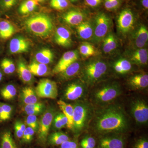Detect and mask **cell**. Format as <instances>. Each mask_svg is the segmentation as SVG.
<instances>
[{"mask_svg": "<svg viewBox=\"0 0 148 148\" xmlns=\"http://www.w3.org/2000/svg\"><path fill=\"white\" fill-rule=\"evenodd\" d=\"M94 121L95 130L102 134L123 133L128 128L126 115L117 105L108 106L98 111Z\"/></svg>", "mask_w": 148, "mask_h": 148, "instance_id": "6da1fadb", "label": "cell"}, {"mask_svg": "<svg viewBox=\"0 0 148 148\" xmlns=\"http://www.w3.org/2000/svg\"><path fill=\"white\" fill-rule=\"evenodd\" d=\"M25 24L29 32L40 37L49 36L53 28L52 20L45 14H38L30 16L25 21Z\"/></svg>", "mask_w": 148, "mask_h": 148, "instance_id": "7a4b0ae2", "label": "cell"}, {"mask_svg": "<svg viewBox=\"0 0 148 148\" xmlns=\"http://www.w3.org/2000/svg\"><path fill=\"white\" fill-rule=\"evenodd\" d=\"M73 128L76 132H80L87 124L90 115V108L84 102H79L73 106Z\"/></svg>", "mask_w": 148, "mask_h": 148, "instance_id": "3957f363", "label": "cell"}, {"mask_svg": "<svg viewBox=\"0 0 148 148\" xmlns=\"http://www.w3.org/2000/svg\"><path fill=\"white\" fill-rule=\"evenodd\" d=\"M121 92L119 86L116 84H109L95 90L93 94V98L95 103L98 104H107L118 97Z\"/></svg>", "mask_w": 148, "mask_h": 148, "instance_id": "277c9868", "label": "cell"}, {"mask_svg": "<svg viewBox=\"0 0 148 148\" xmlns=\"http://www.w3.org/2000/svg\"><path fill=\"white\" fill-rule=\"evenodd\" d=\"M108 66L104 61L96 60L88 63L85 67V79L89 84L93 83L106 74Z\"/></svg>", "mask_w": 148, "mask_h": 148, "instance_id": "5b68a950", "label": "cell"}, {"mask_svg": "<svg viewBox=\"0 0 148 148\" xmlns=\"http://www.w3.org/2000/svg\"><path fill=\"white\" fill-rule=\"evenodd\" d=\"M110 18L106 14L100 13L95 18L94 39L96 42L102 40L106 37L111 26Z\"/></svg>", "mask_w": 148, "mask_h": 148, "instance_id": "8992f818", "label": "cell"}, {"mask_svg": "<svg viewBox=\"0 0 148 148\" xmlns=\"http://www.w3.org/2000/svg\"><path fill=\"white\" fill-rule=\"evenodd\" d=\"M35 92L40 98L55 99L58 95L57 84L47 79H41L37 85Z\"/></svg>", "mask_w": 148, "mask_h": 148, "instance_id": "52a82bcc", "label": "cell"}, {"mask_svg": "<svg viewBox=\"0 0 148 148\" xmlns=\"http://www.w3.org/2000/svg\"><path fill=\"white\" fill-rule=\"evenodd\" d=\"M131 113L139 124H145L148 120V106L143 100H136L131 105Z\"/></svg>", "mask_w": 148, "mask_h": 148, "instance_id": "ba28073f", "label": "cell"}, {"mask_svg": "<svg viewBox=\"0 0 148 148\" xmlns=\"http://www.w3.org/2000/svg\"><path fill=\"white\" fill-rule=\"evenodd\" d=\"M55 116V111L49 109L46 111L41 117L38 128V136L40 140L43 142L46 140Z\"/></svg>", "mask_w": 148, "mask_h": 148, "instance_id": "9c48e42d", "label": "cell"}, {"mask_svg": "<svg viewBox=\"0 0 148 148\" xmlns=\"http://www.w3.org/2000/svg\"><path fill=\"white\" fill-rule=\"evenodd\" d=\"M135 18L132 12L129 9L122 11L119 15L117 26L119 31L123 35H126L132 29Z\"/></svg>", "mask_w": 148, "mask_h": 148, "instance_id": "30bf717a", "label": "cell"}, {"mask_svg": "<svg viewBox=\"0 0 148 148\" xmlns=\"http://www.w3.org/2000/svg\"><path fill=\"white\" fill-rule=\"evenodd\" d=\"M78 58L79 54L77 51H67L63 54L58 64L54 67L53 73L54 74L60 73L68 66L77 61Z\"/></svg>", "mask_w": 148, "mask_h": 148, "instance_id": "8fae6325", "label": "cell"}, {"mask_svg": "<svg viewBox=\"0 0 148 148\" xmlns=\"http://www.w3.org/2000/svg\"><path fill=\"white\" fill-rule=\"evenodd\" d=\"M30 48V43L22 37H17L11 40L9 43L10 53L17 54L28 52Z\"/></svg>", "mask_w": 148, "mask_h": 148, "instance_id": "7c38bea8", "label": "cell"}, {"mask_svg": "<svg viewBox=\"0 0 148 148\" xmlns=\"http://www.w3.org/2000/svg\"><path fill=\"white\" fill-rule=\"evenodd\" d=\"M124 139L120 135L105 136L100 139V148H125Z\"/></svg>", "mask_w": 148, "mask_h": 148, "instance_id": "4fadbf2b", "label": "cell"}, {"mask_svg": "<svg viewBox=\"0 0 148 148\" xmlns=\"http://www.w3.org/2000/svg\"><path fill=\"white\" fill-rule=\"evenodd\" d=\"M85 92L84 85L78 82L73 83L66 88L65 97L67 100L75 101L81 98Z\"/></svg>", "mask_w": 148, "mask_h": 148, "instance_id": "5bb4252c", "label": "cell"}, {"mask_svg": "<svg viewBox=\"0 0 148 148\" xmlns=\"http://www.w3.org/2000/svg\"><path fill=\"white\" fill-rule=\"evenodd\" d=\"M85 15L81 11L71 10L62 15L63 20L67 24L71 26H78L84 21Z\"/></svg>", "mask_w": 148, "mask_h": 148, "instance_id": "9a60e30c", "label": "cell"}, {"mask_svg": "<svg viewBox=\"0 0 148 148\" xmlns=\"http://www.w3.org/2000/svg\"><path fill=\"white\" fill-rule=\"evenodd\" d=\"M55 41L58 45L61 46H70L72 43L71 32L65 27H58L56 31Z\"/></svg>", "mask_w": 148, "mask_h": 148, "instance_id": "2e32d148", "label": "cell"}, {"mask_svg": "<svg viewBox=\"0 0 148 148\" xmlns=\"http://www.w3.org/2000/svg\"><path fill=\"white\" fill-rule=\"evenodd\" d=\"M148 40V31L147 27L140 25L135 32L134 37V45L138 49L143 48L147 44Z\"/></svg>", "mask_w": 148, "mask_h": 148, "instance_id": "e0dca14e", "label": "cell"}, {"mask_svg": "<svg viewBox=\"0 0 148 148\" xmlns=\"http://www.w3.org/2000/svg\"><path fill=\"white\" fill-rule=\"evenodd\" d=\"M128 83L132 88L144 89L148 86V75L146 73L136 74L128 80Z\"/></svg>", "mask_w": 148, "mask_h": 148, "instance_id": "ac0fdd59", "label": "cell"}, {"mask_svg": "<svg viewBox=\"0 0 148 148\" xmlns=\"http://www.w3.org/2000/svg\"><path fill=\"white\" fill-rule=\"evenodd\" d=\"M130 60L134 64L139 66L147 65L148 60V50L147 49H136L131 53Z\"/></svg>", "mask_w": 148, "mask_h": 148, "instance_id": "d6986e66", "label": "cell"}, {"mask_svg": "<svg viewBox=\"0 0 148 148\" xmlns=\"http://www.w3.org/2000/svg\"><path fill=\"white\" fill-rule=\"evenodd\" d=\"M77 31L79 36L83 40L89 39L93 36V27L89 21H83L77 26Z\"/></svg>", "mask_w": 148, "mask_h": 148, "instance_id": "ffe728a7", "label": "cell"}, {"mask_svg": "<svg viewBox=\"0 0 148 148\" xmlns=\"http://www.w3.org/2000/svg\"><path fill=\"white\" fill-rule=\"evenodd\" d=\"M59 108L63 112L68 119V124L67 127L69 129L73 130V117L74 108L73 106L71 104L66 103L62 100H59L57 102Z\"/></svg>", "mask_w": 148, "mask_h": 148, "instance_id": "44dd1931", "label": "cell"}, {"mask_svg": "<svg viewBox=\"0 0 148 148\" xmlns=\"http://www.w3.org/2000/svg\"><path fill=\"white\" fill-rule=\"evenodd\" d=\"M15 29L12 24L7 20L0 21V38L7 40L15 33Z\"/></svg>", "mask_w": 148, "mask_h": 148, "instance_id": "7402d4cb", "label": "cell"}, {"mask_svg": "<svg viewBox=\"0 0 148 148\" xmlns=\"http://www.w3.org/2000/svg\"><path fill=\"white\" fill-rule=\"evenodd\" d=\"M17 73L20 79L26 83H29L33 79V75L29 71L28 67L23 61L18 62L17 66Z\"/></svg>", "mask_w": 148, "mask_h": 148, "instance_id": "603a6c76", "label": "cell"}, {"mask_svg": "<svg viewBox=\"0 0 148 148\" xmlns=\"http://www.w3.org/2000/svg\"><path fill=\"white\" fill-rule=\"evenodd\" d=\"M53 52L48 49H41L35 56V58L37 62L46 65L53 61Z\"/></svg>", "mask_w": 148, "mask_h": 148, "instance_id": "cb8c5ba5", "label": "cell"}, {"mask_svg": "<svg viewBox=\"0 0 148 148\" xmlns=\"http://www.w3.org/2000/svg\"><path fill=\"white\" fill-rule=\"evenodd\" d=\"M28 68L32 75L36 76H44L48 74V67L45 64L38 62H32Z\"/></svg>", "mask_w": 148, "mask_h": 148, "instance_id": "d4e9b609", "label": "cell"}, {"mask_svg": "<svg viewBox=\"0 0 148 148\" xmlns=\"http://www.w3.org/2000/svg\"><path fill=\"white\" fill-rule=\"evenodd\" d=\"M117 42L115 37L112 33H109L104 38L103 45V51L106 53H110L116 49Z\"/></svg>", "mask_w": 148, "mask_h": 148, "instance_id": "484cf974", "label": "cell"}, {"mask_svg": "<svg viewBox=\"0 0 148 148\" xmlns=\"http://www.w3.org/2000/svg\"><path fill=\"white\" fill-rule=\"evenodd\" d=\"M81 67L80 63L76 61L59 74L63 79H68L76 75L79 72Z\"/></svg>", "mask_w": 148, "mask_h": 148, "instance_id": "4316f807", "label": "cell"}, {"mask_svg": "<svg viewBox=\"0 0 148 148\" xmlns=\"http://www.w3.org/2000/svg\"><path fill=\"white\" fill-rule=\"evenodd\" d=\"M22 99L26 105L38 103V98L35 90L31 87H25L22 89Z\"/></svg>", "mask_w": 148, "mask_h": 148, "instance_id": "83f0119b", "label": "cell"}, {"mask_svg": "<svg viewBox=\"0 0 148 148\" xmlns=\"http://www.w3.org/2000/svg\"><path fill=\"white\" fill-rule=\"evenodd\" d=\"M114 69L117 73H127L132 69L131 62L125 58H121L116 61L114 64Z\"/></svg>", "mask_w": 148, "mask_h": 148, "instance_id": "f1b7e54d", "label": "cell"}, {"mask_svg": "<svg viewBox=\"0 0 148 148\" xmlns=\"http://www.w3.org/2000/svg\"><path fill=\"white\" fill-rule=\"evenodd\" d=\"M38 5L36 0H25L19 6L18 11L21 14H28L34 11Z\"/></svg>", "mask_w": 148, "mask_h": 148, "instance_id": "f546056e", "label": "cell"}, {"mask_svg": "<svg viewBox=\"0 0 148 148\" xmlns=\"http://www.w3.org/2000/svg\"><path fill=\"white\" fill-rule=\"evenodd\" d=\"M0 148H17L10 131H5L2 134Z\"/></svg>", "mask_w": 148, "mask_h": 148, "instance_id": "4dcf8cb0", "label": "cell"}, {"mask_svg": "<svg viewBox=\"0 0 148 148\" xmlns=\"http://www.w3.org/2000/svg\"><path fill=\"white\" fill-rule=\"evenodd\" d=\"M69 140L68 135L63 132H55L52 133L49 138V142L53 145H59Z\"/></svg>", "mask_w": 148, "mask_h": 148, "instance_id": "1f68e13d", "label": "cell"}, {"mask_svg": "<svg viewBox=\"0 0 148 148\" xmlns=\"http://www.w3.org/2000/svg\"><path fill=\"white\" fill-rule=\"evenodd\" d=\"M80 53L85 58H88L95 55L96 51L95 47L88 42H83L79 46Z\"/></svg>", "mask_w": 148, "mask_h": 148, "instance_id": "d6a6232c", "label": "cell"}, {"mask_svg": "<svg viewBox=\"0 0 148 148\" xmlns=\"http://www.w3.org/2000/svg\"><path fill=\"white\" fill-rule=\"evenodd\" d=\"M43 104L42 103H37L34 104L26 105L24 107V110L28 115H36L40 113L44 109Z\"/></svg>", "mask_w": 148, "mask_h": 148, "instance_id": "836d02e7", "label": "cell"}, {"mask_svg": "<svg viewBox=\"0 0 148 148\" xmlns=\"http://www.w3.org/2000/svg\"><path fill=\"white\" fill-rule=\"evenodd\" d=\"M0 94L2 97L5 100H11L16 96V88L13 85H8L1 89Z\"/></svg>", "mask_w": 148, "mask_h": 148, "instance_id": "e575fe53", "label": "cell"}, {"mask_svg": "<svg viewBox=\"0 0 148 148\" xmlns=\"http://www.w3.org/2000/svg\"><path fill=\"white\" fill-rule=\"evenodd\" d=\"M53 125L55 129H61L67 126L68 124V119L64 114L61 113L56 115L53 120Z\"/></svg>", "mask_w": 148, "mask_h": 148, "instance_id": "d590c367", "label": "cell"}, {"mask_svg": "<svg viewBox=\"0 0 148 148\" xmlns=\"http://www.w3.org/2000/svg\"><path fill=\"white\" fill-rule=\"evenodd\" d=\"M1 68L6 74L13 73L15 70V66L12 61L8 58H4L1 64Z\"/></svg>", "mask_w": 148, "mask_h": 148, "instance_id": "8d00e7d4", "label": "cell"}, {"mask_svg": "<svg viewBox=\"0 0 148 148\" xmlns=\"http://www.w3.org/2000/svg\"><path fill=\"white\" fill-rule=\"evenodd\" d=\"M19 0H0V11L6 12L16 5Z\"/></svg>", "mask_w": 148, "mask_h": 148, "instance_id": "74e56055", "label": "cell"}, {"mask_svg": "<svg viewBox=\"0 0 148 148\" xmlns=\"http://www.w3.org/2000/svg\"><path fill=\"white\" fill-rule=\"evenodd\" d=\"M26 123L29 127H32L35 131H36L38 128V119L36 116L35 115L28 116L26 119Z\"/></svg>", "mask_w": 148, "mask_h": 148, "instance_id": "f35d334b", "label": "cell"}, {"mask_svg": "<svg viewBox=\"0 0 148 148\" xmlns=\"http://www.w3.org/2000/svg\"><path fill=\"white\" fill-rule=\"evenodd\" d=\"M50 6L52 8L57 10H63L68 8L69 5V1H59L50 2Z\"/></svg>", "mask_w": 148, "mask_h": 148, "instance_id": "ab89813d", "label": "cell"}, {"mask_svg": "<svg viewBox=\"0 0 148 148\" xmlns=\"http://www.w3.org/2000/svg\"><path fill=\"white\" fill-rule=\"evenodd\" d=\"M35 132V130L32 127H26L23 133V137L22 138L23 141L26 143H29L31 142L33 139Z\"/></svg>", "mask_w": 148, "mask_h": 148, "instance_id": "60d3db41", "label": "cell"}, {"mask_svg": "<svg viewBox=\"0 0 148 148\" xmlns=\"http://www.w3.org/2000/svg\"><path fill=\"white\" fill-rule=\"evenodd\" d=\"M0 104L2 108L5 121L7 120L10 118L12 110V107L10 105L5 104V103H0Z\"/></svg>", "mask_w": 148, "mask_h": 148, "instance_id": "b9f144b4", "label": "cell"}, {"mask_svg": "<svg viewBox=\"0 0 148 148\" xmlns=\"http://www.w3.org/2000/svg\"><path fill=\"white\" fill-rule=\"evenodd\" d=\"M134 148H148V141L145 138H142L137 140Z\"/></svg>", "mask_w": 148, "mask_h": 148, "instance_id": "7bdbcfd3", "label": "cell"}, {"mask_svg": "<svg viewBox=\"0 0 148 148\" xmlns=\"http://www.w3.org/2000/svg\"><path fill=\"white\" fill-rule=\"evenodd\" d=\"M82 141L85 143L90 148L95 147L96 145L95 139L91 137H86L84 138Z\"/></svg>", "mask_w": 148, "mask_h": 148, "instance_id": "ee69618b", "label": "cell"}, {"mask_svg": "<svg viewBox=\"0 0 148 148\" xmlns=\"http://www.w3.org/2000/svg\"><path fill=\"white\" fill-rule=\"evenodd\" d=\"M61 146V148H78L77 144L75 142L69 140L62 143Z\"/></svg>", "mask_w": 148, "mask_h": 148, "instance_id": "f6af8a7d", "label": "cell"}, {"mask_svg": "<svg viewBox=\"0 0 148 148\" xmlns=\"http://www.w3.org/2000/svg\"><path fill=\"white\" fill-rule=\"evenodd\" d=\"M101 1L102 0H85V2L89 6L95 7L101 3Z\"/></svg>", "mask_w": 148, "mask_h": 148, "instance_id": "bcb514c9", "label": "cell"}, {"mask_svg": "<svg viewBox=\"0 0 148 148\" xmlns=\"http://www.w3.org/2000/svg\"><path fill=\"white\" fill-rule=\"evenodd\" d=\"M14 129H15L16 137L18 138H22L23 137L24 132L20 128L17 122L15 123V125H14Z\"/></svg>", "mask_w": 148, "mask_h": 148, "instance_id": "7dc6e473", "label": "cell"}, {"mask_svg": "<svg viewBox=\"0 0 148 148\" xmlns=\"http://www.w3.org/2000/svg\"><path fill=\"white\" fill-rule=\"evenodd\" d=\"M113 10L117 8L120 5L119 0H109Z\"/></svg>", "mask_w": 148, "mask_h": 148, "instance_id": "c3c4849f", "label": "cell"}, {"mask_svg": "<svg viewBox=\"0 0 148 148\" xmlns=\"http://www.w3.org/2000/svg\"><path fill=\"white\" fill-rule=\"evenodd\" d=\"M142 4L144 8L147 10L148 9V0H142Z\"/></svg>", "mask_w": 148, "mask_h": 148, "instance_id": "681fc988", "label": "cell"}, {"mask_svg": "<svg viewBox=\"0 0 148 148\" xmlns=\"http://www.w3.org/2000/svg\"><path fill=\"white\" fill-rule=\"evenodd\" d=\"M17 122L21 130H22L23 132H24V130H25L26 128V125H25L24 123H22L20 122L17 121Z\"/></svg>", "mask_w": 148, "mask_h": 148, "instance_id": "f907efd6", "label": "cell"}, {"mask_svg": "<svg viewBox=\"0 0 148 148\" xmlns=\"http://www.w3.org/2000/svg\"><path fill=\"white\" fill-rule=\"evenodd\" d=\"M81 146L82 148H90L85 143L81 141Z\"/></svg>", "mask_w": 148, "mask_h": 148, "instance_id": "816d5d0a", "label": "cell"}, {"mask_svg": "<svg viewBox=\"0 0 148 148\" xmlns=\"http://www.w3.org/2000/svg\"><path fill=\"white\" fill-rule=\"evenodd\" d=\"M3 76L2 73L1 71V70H0V82H1V81L2 79Z\"/></svg>", "mask_w": 148, "mask_h": 148, "instance_id": "f5cc1de1", "label": "cell"}, {"mask_svg": "<svg viewBox=\"0 0 148 148\" xmlns=\"http://www.w3.org/2000/svg\"><path fill=\"white\" fill-rule=\"evenodd\" d=\"M67 1V0H51L50 2H53L59 1Z\"/></svg>", "mask_w": 148, "mask_h": 148, "instance_id": "db71d44e", "label": "cell"}, {"mask_svg": "<svg viewBox=\"0 0 148 148\" xmlns=\"http://www.w3.org/2000/svg\"><path fill=\"white\" fill-rule=\"evenodd\" d=\"M36 1L38 2H42L45 1V0H36Z\"/></svg>", "mask_w": 148, "mask_h": 148, "instance_id": "11a10c76", "label": "cell"}, {"mask_svg": "<svg viewBox=\"0 0 148 148\" xmlns=\"http://www.w3.org/2000/svg\"><path fill=\"white\" fill-rule=\"evenodd\" d=\"M71 1L73 2L76 1H78V0H71Z\"/></svg>", "mask_w": 148, "mask_h": 148, "instance_id": "9f6ffc18", "label": "cell"}, {"mask_svg": "<svg viewBox=\"0 0 148 148\" xmlns=\"http://www.w3.org/2000/svg\"></svg>", "mask_w": 148, "mask_h": 148, "instance_id": "6f0895ef", "label": "cell"}]
</instances>
